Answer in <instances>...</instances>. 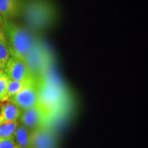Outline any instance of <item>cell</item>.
Returning a JSON list of instances; mask_svg holds the SVG:
<instances>
[{"label":"cell","instance_id":"cell-9","mask_svg":"<svg viewBox=\"0 0 148 148\" xmlns=\"http://www.w3.org/2000/svg\"><path fill=\"white\" fill-rule=\"evenodd\" d=\"M20 10L18 0H0V15L3 21H11L18 15Z\"/></svg>","mask_w":148,"mask_h":148},{"label":"cell","instance_id":"cell-10","mask_svg":"<svg viewBox=\"0 0 148 148\" xmlns=\"http://www.w3.org/2000/svg\"><path fill=\"white\" fill-rule=\"evenodd\" d=\"M13 139L18 148H31V132L21 123H18Z\"/></svg>","mask_w":148,"mask_h":148},{"label":"cell","instance_id":"cell-3","mask_svg":"<svg viewBox=\"0 0 148 148\" xmlns=\"http://www.w3.org/2000/svg\"><path fill=\"white\" fill-rule=\"evenodd\" d=\"M38 105L47 117L58 112L63 103L64 92L61 83L55 77L47 75L45 71L38 78Z\"/></svg>","mask_w":148,"mask_h":148},{"label":"cell","instance_id":"cell-17","mask_svg":"<svg viewBox=\"0 0 148 148\" xmlns=\"http://www.w3.org/2000/svg\"><path fill=\"white\" fill-rule=\"evenodd\" d=\"M3 73H4V72H3V70H2L1 69V68H0V75H1V74Z\"/></svg>","mask_w":148,"mask_h":148},{"label":"cell","instance_id":"cell-18","mask_svg":"<svg viewBox=\"0 0 148 148\" xmlns=\"http://www.w3.org/2000/svg\"><path fill=\"white\" fill-rule=\"evenodd\" d=\"M0 110H1V103H0Z\"/></svg>","mask_w":148,"mask_h":148},{"label":"cell","instance_id":"cell-8","mask_svg":"<svg viewBox=\"0 0 148 148\" xmlns=\"http://www.w3.org/2000/svg\"><path fill=\"white\" fill-rule=\"evenodd\" d=\"M0 103V124L16 121L19 119L22 110L14 103L9 101Z\"/></svg>","mask_w":148,"mask_h":148},{"label":"cell","instance_id":"cell-16","mask_svg":"<svg viewBox=\"0 0 148 148\" xmlns=\"http://www.w3.org/2000/svg\"><path fill=\"white\" fill-rule=\"evenodd\" d=\"M3 24H4V21H3V18H2V17H1V16L0 15V27H3Z\"/></svg>","mask_w":148,"mask_h":148},{"label":"cell","instance_id":"cell-11","mask_svg":"<svg viewBox=\"0 0 148 148\" xmlns=\"http://www.w3.org/2000/svg\"><path fill=\"white\" fill-rule=\"evenodd\" d=\"M8 44L3 27H0V68L4 69L5 64L10 58Z\"/></svg>","mask_w":148,"mask_h":148},{"label":"cell","instance_id":"cell-7","mask_svg":"<svg viewBox=\"0 0 148 148\" xmlns=\"http://www.w3.org/2000/svg\"><path fill=\"white\" fill-rule=\"evenodd\" d=\"M31 148H56L55 135L46 124L31 132Z\"/></svg>","mask_w":148,"mask_h":148},{"label":"cell","instance_id":"cell-2","mask_svg":"<svg viewBox=\"0 0 148 148\" xmlns=\"http://www.w3.org/2000/svg\"><path fill=\"white\" fill-rule=\"evenodd\" d=\"M3 27L10 56L25 61L38 40L29 29L12 21L4 22Z\"/></svg>","mask_w":148,"mask_h":148},{"label":"cell","instance_id":"cell-14","mask_svg":"<svg viewBox=\"0 0 148 148\" xmlns=\"http://www.w3.org/2000/svg\"><path fill=\"white\" fill-rule=\"evenodd\" d=\"M10 79L3 73L0 75V103L8 101L7 99V89Z\"/></svg>","mask_w":148,"mask_h":148},{"label":"cell","instance_id":"cell-13","mask_svg":"<svg viewBox=\"0 0 148 148\" xmlns=\"http://www.w3.org/2000/svg\"><path fill=\"white\" fill-rule=\"evenodd\" d=\"M18 123L16 121L0 124V141L13 137Z\"/></svg>","mask_w":148,"mask_h":148},{"label":"cell","instance_id":"cell-15","mask_svg":"<svg viewBox=\"0 0 148 148\" xmlns=\"http://www.w3.org/2000/svg\"><path fill=\"white\" fill-rule=\"evenodd\" d=\"M0 148H18L16 145L13 137L0 141Z\"/></svg>","mask_w":148,"mask_h":148},{"label":"cell","instance_id":"cell-6","mask_svg":"<svg viewBox=\"0 0 148 148\" xmlns=\"http://www.w3.org/2000/svg\"><path fill=\"white\" fill-rule=\"evenodd\" d=\"M3 72L11 80L23 81L34 77L31 74L25 61L12 56L9 58Z\"/></svg>","mask_w":148,"mask_h":148},{"label":"cell","instance_id":"cell-12","mask_svg":"<svg viewBox=\"0 0 148 148\" xmlns=\"http://www.w3.org/2000/svg\"><path fill=\"white\" fill-rule=\"evenodd\" d=\"M35 77H31V78L23 81H16L10 79L8 82V89H7L6 94L8 101L11 97H12L13 96L16 95L18 92L21 91L25 86H27V85Z\"/></svg>","mask_w":148,"mask_h":148},{"label":"cell","instance_id":"cell-5","mask_svg":"<svg viewBox=\"0 0 148 148\" xmlns=\"http://www.w3.org/2000/svg\"><path fill=\"white\" fill-rule=\"evenodd\" d=\"M47 118L45 112L38 104L32 108L22 110L19 120L20 123L32 132L45 125Z\"/></svg>","mask_w":148,"mask_h":148},{"label":"cell","instance_id":"cell-4","mask_svg":"<svg viewBox=\"0 0 148 148\" xmlns=\"http://www.w3.org/2000/svg\"><path fill=\"white\" fill-rule=\"evenodd\" d=\"M8 101L14 103L21 110L38 105L39 101L38 79H32L21 91L11 97Z\"/></svg>","mask_w":148,"mask_h":148},{"label":"cell","instance_id":"cell-1","mask_svg":"<svg viewBox=\"0 0 148 148\" xmlns=\"http://www.w3.org/2000/svg\"><path fill=\"white\" fill-rule=\"evenodd\" d=\"M23 12L29 28L40 32L52 26L57 16L56 8L50 0H28Z\"/></svg>","mask_w":148,"mask_h":148}]
</instances>
